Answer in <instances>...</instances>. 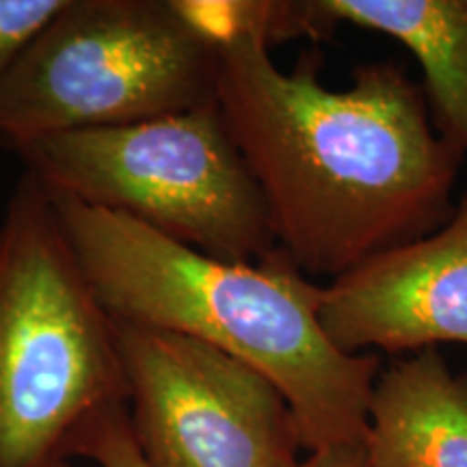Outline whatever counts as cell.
Wrapping results in <instances>:
<instances>
[{"label": "cell", "instance_id": "cell-1", "mask_svg": "<svg viewBox=\"0 0 467 467\" xmlns=\"http://www.w3.org/2000/svg\"><path fill=\"white\" fill-rule=\"evenodd\" d=\"M213 39L214 100L303 275L336 279L448 223L463 154L402 63H361L348 89H327L318 46L284 72L249 28Z\"/></svg>", "mask_w": 467, "mask_h": 467}, {"label": "cell", "instance_id": "cell-2", "mask_svg": "<svg viewBox=\"0 0 467 467\" xmlns=\"http://www.w3.org/2000/svg\"><path fill=\"white\" fill-rule=\"evenodd\" d=\"M46 192L115 323L195 337L255 368L288 400L303 451L366 440L381 359L329 340L318 318L320 285L282 249L255 265L217 260L126 214Z\"/></svg>", "mask_w": 467, "mask_h": 467}, {"label": "cell", "instance_id": "cell-3", "mask_svg": "<svg viewBox=\"0 0 467 467\" xmlns=\"http://www.w3.org/2000/svg\"><path fill=\"white\" fill-rule=\"evenodd\" d=\"M117 405L115 323L25 171L0 223V467H74L76 437Z\"/></svg>", "mask_w": 467, "mask_h": 467}, {"label": "cell", "instance_id": "cell-4", "mask_svg": "<svg viewBox=\"0 0 467 467\" xmlns=\"http://www.w3.org/2000/svg\"><path fill=\"white\" fill-rule=\"evenodd\" d=\"M217 42L184 0H66L0 78V145L214 100Z\"/></svg>", "mask_w": 467, "mask_h": 467}, {"label": "cell", "instance_id": "cell-5", "mask_svg": "<svg viewBox=\"0 0 467 467\" xmlns=\"http://www.w3.org/2000/svg\"><path fill=\"white\" fill-rule=\"evenodd\" d=\"M46 191L126 214L225 262L277 249L265 195L217 100L128 126L44 137L17 151Z\"/></svg>", "mask_w": 467, "mask_h": 467}, {"label": "cell", "instance_id": "cell-6", "mask_svg": "<svg viewBox=\"0 0 467 467\" xmlns=\"http://www.w3.org/2000/svg\"><path fill=\"white\" fill-rule=\"evenodd\" d=\"M115 336L143 467L299 465L295 413L255 368L173 331L115 323Z\"/></svg>", "mask_w": 467, "mask_h": 467}, {"label": "cell", "instance_id": "cell-7", "mask_svg": "<svg viewBox=\"0 0 467 467\" xmlns=\"http://www.w3.org/2000/svg\"><path fill=\"white\" fill-rule=\"evenodd\" d=\"M325 334L348 355L467 344V192L446 225L320 288Z\"/></svg>", "mask_w": 467, "mask_h": 467}, {"label": "cell", "instance_id": "cell-8", "mask_svg": "<svg viewBox=\"0 0 467 467\" xmlns=\"http://www.w3.org/2000/svg\"><path fill=\"white\" fill-rule=\"evenodd\" d=\"M244 25L268 48L340 25L388 35L418 58L437 132L467 154V0H244Z\"/></svg>", "mask_w": 467, "mask_h": 467}, {"label": "cell", "instance_id": "cell-9", "mask_svg": "<svg viewBox=\"0 0 467 467\" xmlns=\"http://www.w3.org/2000/svg\"><path fill=\"white\" fill-rule=\"evenodd\" d=\"M364 446L372 467H467V372L440 348L402 358L379 375Z\"/></svg>", "mask_w": 467, "mask_h": 467}, {"label": "cell", "instance_id": "cell-10", "mask_svg": "<svg viewBox=\"0 0 467 467\" xmlns=\"http://www.w3.org/2000/svg\"><path fill=\"white\" fill-rule=\"evenodd\" d=\"M72 454L98 467H143L128 422V405L98 413L74 440Z\"/></svg>", "mask_w": 467, "mask_h": 467}, {"label": "cell", "instance_id": "cell-11", "mask_svg": "<svg viewBox=\"0 0 467 467\" xmlns=\"http://www.w3.org/2000/svg\"><path fill=\"white\" fill-rule=\"evenodd\" d=\"M66 0H0V78Z\"/></svg>", "mask_w": 467, "mask_h": 467}, {"label": "cell", "instance_id": "cell-12", "mask_svg": "<svg viewBox=\"0 0 467 467\" xmlns=\"http://www.w3.org/2000/svg\"><path fill=\"white\" fill-rule=\"evenodd\" d=\"M296 467H372V461L368 457L364 441L336 443L312 451Z\"/></svg>", "mask_w": 467, "mask_h": 467}]
</instances>
